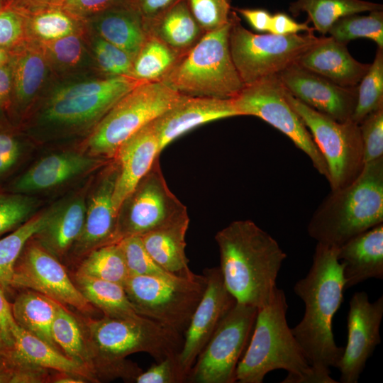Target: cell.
I'll list each match as a JSON object with an SVG mask.
<instances>
[{
    "mask_svg": "<svg viewBox=\"0 0 383 383\" xmlns=\"http://www.w3.org/2000/svg\"><path fill=\"white\" fill-rule=\"evenodd\" d=\"M145 28L148 34L182 54L205 33L192 13L187 0H177Z\"/></svg>",
    "mask_w": 383,
    "mask_h": 383,
    "instance_id": "obj_27",
    "label": "cell"
},
{
    "mask_svg": "<svg viewBox=\"0 0 383 383\" xmlns=\"http://www.w3.org/2000/svg\"><path fill=\"white\" fill-rule=\"evenodd\" d=\"M13 87L19 102L29 101L40 89L46 74V63L43 55L28 50L10 62Z\"/></svg>",
    "mask_w": 383,
    "mask_h": 383,
    "instance_id": "obj_37",
    "label": "cell"
},
{
    "mask_svg": "<svg viewBox=\"0 0 383 383\" xmlns=\"http://www.w3.org/2000/svg\"><path fill=\"white\" fill-rule=\"evenodd\" d=\"M383 109V48H378L373 62L357 85V104L352 120L359 124L368 114Z\"/></svg>",
    "mask_w": 383,
    "mask_h": 383,
    "instance_id": "obj_39",
    "label": "cell"
},
{
    "mask_svg": "<svg viewBox=\"0 0 383 383\" xmlns=\"http://www.w3.org/2000/svg\"><path fill=\"white\" fill-rule=\"evenodd\" d=\"M99 157L72 152L48 155L17 178L13 191L25 194L54 187L101 165L106 158Z\"/></svg>",
    "mask_w": 383,
    "mask_h": 383,
    "instance_id": "obj_22",
    "label": "cell"
},
{
    "mask_svg": "<svg viewBox=\"0 0 383 383\" xmlns=\"http://www.w3.org/2000/svg\"><path fill=\"white\" fill-rule=\"evenodd\" d=\"M87 206L83 198H75L56 207L50 221L38 236L40 245L58 258L76 242L85 221Z\"/></svg>",
    "mask_w": 383,
    "mask_h": 383,
    "instance_id": "obj_29",
    "label": "cell"
},
{
    "mask_svg": "<svg viewBox=\"0 0 383 383\" xmlns=\"http://www.w3.org/2000/svg\"><path fill=\"white\" fill-rule=\"evenodd\" d=\"M76 286L104 316L135 318L140 315L130 301L123 285L81 274H75Z\"/></svg>",
    "mask_w": 383,
    "mask_h": 383,
    "instance_id": "obj_32",
    "label": "cell"
},
{
    "mask_svg": "<svg viewBox=\"0 0 383 383\" xmlns=\"http://www.w3.org/2000/svg\"><path fill=\"white\" fill-rule=\"evenodd\" d=\"M50 50L60 63L68 65L77 64L82 55V43L80 39L70 34L51 41Z\"/></svg>",
    "mask_w": 383,
    "mask_h": 383,
    "instance_id": "obj_49",
    "label": "cell"
},
{
    "mask_svg": "<svg viewBox=\"0 0 383 383\" xmlns=\"http://www.w3.org/2000/svg\"><path fill=\"white\" fill-rule=\"evenodd\" d=\"M56 207L29 218L11 233L0 239V286L10 287L14 265L30 238L45 228Z\"/></svg>",
    "mask_w": 383,
    "mask_h": 383,
    "instance_id": "obj_34",
    "label": "cell"
},
{
    "mask_svg": "<svg viewBox=\"0 0 383 383\" xmlns=\"http://www.w3.org/2000/svg\"><path fill=\"white\" fill-rule=\"evenodd\" d=\"M232 101L238 116L258 117L281 131L309 157L315 169L327 179L325 160L302 119L289 104L285 87L278 75L245 85Z\"/></svg>",
    "mask_w": 383,
    "mask_h": 383,
    "instance_id": "obj_11",
    "label": "cell"
},
{
    "mask_svg": "<svg viewBox=\"0 0 383 383\" xmlns=\"http://www.w3.org/2000/svg\"><path fill=\"white\" fill-rule=\"evenodd\" d=\"M205 287L204 274L193 278L129 276L123 284L140 315L179 334L186 331Z\"/></svg>",
    "mask_w": 383,
    "mask_h": 383,
    "instance_id": "obj_9",
    "label": "cell"
},
{
    "mask_svg": "<svg viewBox=\"0 0 383 383\" xmlns=\"http://www.w3.org/2000/svg\"><path fill=\"white\" fill-rule=\"evenodd\" d=\"M92 17L99 37L124 50L133 60L148 35L138 11L121 0Z\"/></svg>",
    "mask_w": 383,
    "mask_h": 383,
    "instance_id": "obj_26",
    "label": "cell"
},
{
    "mask_svg": "<svg viewBox=\"0 0 383 383\" xmlns=\"http://www.w3.org/2000/svg\"><path fill=\"white\" fill-rule=\"evenodd\" d=\"M230 22L206 32L163 80L182 95L231 99L244 87L229 48Z\"/></svg>",
    "mask_w": 383,
    "mask_h": 383,
    "instance_id": "obj_6",
    "label": "cell"
},
{
    "mask_svg": "<svg viewBox=\"0 0 383 383\" xmlns=\"http://www.w3.org/2000/svg\"><path fill=\"white\" fill-rule=\"evenodd\" d=\"M59 304L40 292L28 290L16 296L11 305L12 315L18 326L60 350L51 335Z\"/></svg>",
    "mask_w": 383,
    "mask_h": 383,
    "instance_id": "obj_30",
    "label": "cell"
},
{
    "mask_svg": "<svg viewBox=\"0 0 383 383\" xmlns=\"http://www.w3.org/2000/svg\"><path fill=\"white\" fill-rule=\"evenodd\" d=\"M76 273L123 286L129 277L118 242L101 245L89 252Z\"/></svg>",
    "mask_w": 383,
    "mask_h": 383,
    "instance_id": "obj_35",
    "label": "cell"
},
{
    "mask_svg": "<svg viewBox=\"0 0 383 383\" xmlns=\"http://www.w3.org/2000/svg\"><path fill=\"white\" fill-rule=\"evenodd\" d=\"M183 54L148 34L133 60L130 77L140 82L162 81Z\"/></svg>",
    "mask_w": 383,
    "mask_h": 383,
    "instance_id": "obj_33",
    "label": "cell"
},
{
    "mask_svg": "<svg viewBox=\"0 0 383 383\" xmlns=\"http://www.w3.org/2000/svg\"><path fill=\"white\" fill-rule=\"evenodd\" d=\"M138 11L147 24L177 0H125Z\"/></svg>",
    "mask_w": 383,
    "mask_h": 383,
    "instance_id": "obj_53",
    "label": "cell"
},
{
    "mask_svg": "<svg viewBox=\"0 0 383 383\" xmlns=\"http://www.w3.org/2000/svg\"><path fill=\"white\" fill-rule=\"evenodd\" d=\"M187 3L204 33L218 29L230 22L231 0H187Z\"/></svg>",
    "mask_w": 383,
    "mask_h": 383,
    "instance_id": "obj_44",
    "label": "cell"
},
{
    "mask_svg": "<svg viewBox=\"0 0 383 383\" xmlns=\"http://www.w3.org/2000/svg\"><path fill=\"white\" fill-rule=\"evenodd\" d=\"M186 213V206L168 187L157 158L119 209L116 243L141 236Z\"/></svg>",
    "mask_w": 383,
    "mask_h": 383,
    "instance_id": "obj_13",
    "label": "cell"
},
{
    "mask_svg": "<svg viewBox=\"0 0 383 383\" xmlns=\"http://www.w3.org/2000/svg\"><path fill=\"white\" fill-rule=\"evenodd\" d=\"M21 145L11 133L0 130V179L7 175L18 162Z\"/></svg>",
    "mask_w": 383,
    "mask_h": 383,
    "instance_id": "obj_50",
    "label": "cell"
},
{
    "mask_svg": "<svg viewBox=\"0 0 383 383\" xmlns=\"http://www.w3.org/2000/svg\"><path fill=\"white\" fill-rule=\"evenodd\" d=\"M35 206V201L24 194L0 192V235L27 221Z\"/></svg>",
    "mask_w": 383,
    "mask_h": 383,
    "instance_id": "obj_42",
    "label": "cell"
},
{
    "mask_svg": "<svg viewBox=\"0 0 383 383\" xmlns=\"http://www.w3.org/2000/svg\"><path fill=\"white\" fill-rule=\"evenodd\" d=\"M25 11L9 2L0 5V46L9 47L22 35Z\"/></svg>",
    "mask_w": 383,
    "mask_h": 383,
    "instance_id": "obj_47",
    "label": "cell"
},
{
    "mask_svg": "<svg viewBox=\"0 0 383 383\" xmlns=\"http://www.w3.org/2000/svg\"><path fill=\"white\" fill-rule=\"evenodd\" d=\"M14 369L34 365L57 372H68L94 382L95 372L87 365L72 359L45 341L16 324L11 329Z\"/></svg>",
    "mask_w": 383,
    "mask_h": 383,
    "instance_id": "obj_24",
    "label": "cell"
},
{
    "mask_svg": "<svg viewBox=\"0 0 383 383\" xmlns=\"http://www.w3.org/2000/svg\"><path fill=\"white\" fill-rule=\"evenodd\" d=\"M383 223V157L365 165L350 184L331 190L307 226L318 243L338 248Z\"/></svg>",
    "mask_w": 383,
    "mask_h": 383,
    "instance_id": "obj_5",
    "label": "cell"
},
{
    "mask_svg": "<svg viewBox=\"0 0 383 383\" xmlns=\"http://www.w3.org/2000/svg\"><path fill=\"white\" fill-rule=\"evenodd\" d=\"M188 213L143 235L145 248L165 271L175 276L193 278L196 274L189 267L186 255Z\"/></svg>",
    "mask_w": 383,
    "mask_h": 383,
    "instance_id": "obj_25",
    "label": "cell"
},
{
    "mask_svg": "<svg viewBox=\"0 0 383 383\" xmlns=\"http://www.w3.org/2000/svg\"><path fill=\"white\" fill-rule=\"evenodd\" d=\"M113 159L114 162L104 172L90 197L82 233L74 243L77 255L116 243L118 213L113 205V194L118 167Z\"/></svg>",
    "mask_w": 383,
    "mask_h": 383,
    "instance_id": "obj_19",
    "label": "cell"
},
{
    "mask_svg": "<svg viewBox=\"0 0 383 383\" xmlns=\"http://www.w3.org/2000/svg\"><path fill=\"white\" fill-rule=\"evenodd\" d=\"M206 287L177 355L179 367L187 382L198 355L236 300L226 289L219 267L206 269Z\"/></svg>",
    "mask_w": 383,
    "mask_h": 383,
    "instance_id": "obj_15",
    "label": "cell"
},
{
    "mask_svg": "<svg viewBox=\"0 0 383 383\" xmlns=\"http://www.w3.org/2000/svg\"><path fill=\"white\" fill-rule=\"evenodd\" d=\"M356 13L338 19L328 33L334 40L348 43L357 38H367L383 48V11L369 12L368 15Z\"/></svg>",
    "mask_w": 383,
    "mask_h": 383,
    "instance_id": "obj_38",
    "label": "cell"
},
{
    "mask_svg": "<svg viewBox=\"0 0 383 383\" xmlns=\"http://www.w3.org/2000/svg\"><path fill=\"white\" fill-rule=\"evenodd\" d=\"M74 16L58 6H50L35 11L30 24L38 36L53 41L72 34L75 28Z\"/></svg>",
    "mask_w": 383,
    "mask_h": 383,
    "instance_id": "obj_40",
    "label": "cell"
},
{
    "mask_svg": "<svg viewBox=\"0 0 383 383\" xmlns=\"http://www.w3.org/2000/svg\"><path fill=\"white\" fill-rule=\"evenodd\" d=\"M0 383H15V372L0 367Z\"/></svg>",
    "mask_w": 383,
    "mask_h": 383,
    "instance_id": "obj_60",
    "label": "cell"
},
{
    "mask_svg": "<svg viewBox=\"0 0 383 383\" xmlns=\"http://www.w3.org/2000/svg\"><path fill=\"white\" fill-rule=\"evenodd\" d=\"M278 76L286 90L308 106L340 122L352 120L357 86L341 87L298 63Z\"/></svg>",
    "mask_w": 383,
    "mask_h": 383,
    "instance_id": "obj_17",
    "label": "cell"
},
{
    "mask_svg": "<svg viewBox=\"0 0 383 383\" xmlns=\"http://www.w3.org/2000/svg\"><path fill=\"white\" fill-rule=\"evenodd\" d=\"M13 345L0 326V367L13 370Z\"/></svg>",
    "mask_w": 383,
    "mask_h": 383,
    "instance_id": "obj_57",
    "label": "cell"
},
{
    "mask_svg": "<svg viewBox=\"0 0 383 383\" xmlns=\"http://www.w3.org/2000/svg\"><path fill=\"white\" fill-rule=\"evenodd\" d=\"M348 342L337 368L342 383H357L367 360L381 343L383 296L370 302L365 292L355 293L349 302Z\"/></svg>",
    "mask_w": 383,
    "mask_h": 383,
    "instance_id": "obj_16",
    "label": "cell"
},
{
    "mask_svg": "<svg viewBox=\"0 0 383 383\" xmlns=\"http://www.w3.org/2000/svg\"><path fill=\"white\" fill-rule=\"evenodd\" d=\"M16 324L12 311L11 305L9 303L0 286V326L8 339L13 343L11 329Z\"/></svg>",
    "mask_w": 383,
    "mask_h": 383,
    "instance_id": "obj_55",
    "label": "cell"
},
{
    "mask_svg": "<svg viewBox=\"0 0 383 383\" xmlns=\"http://www.w3.org/2000/svg\"><path fill=\"white\" fill-rule=\"evenodd\" d=\"M288 309L282 289H274L270 301L257 309L248 347L239 361V383H262L275 370L288 372L283 383H321L287 322Z\"/></svg>",
    "mask_w": 383,
    "mask_h": 383,
    "instance_id": "obj_4",
    "label": "cell"
},
{
    "mask_svg": "<svg viewBox=\"0 0 383 383\" xmlns=\"http://www.w3.org/2000/svg\"><path fill=\"white\" fill-rule=\"evenodd\" d=\"M10 287L36 291L82 312L92 310V305L71 281L64 266L39 245L25 246L14 265Z\"/></svg>",
    "mask_w": 383,
    "mask_h": 383,
    "instance_id": "obj_14",
    "label": "cell"
},
{
    "mask_svg": "<svg viewBox=\"0 0 383 383\" xmlns=\"http://www.w3.org/2000/svg\"><path fill=\"white\" fill-rule=\"evenodd\" d=\"M285 96L302 119L325 160L331 190L352 183L365 165L359 124L353 120L335 121L304 104L286 89Z\"/></svg>",
    "mask_w": 383,
    "mask_h": 383,
    "instance_id": "obj_10",
    "label": "cell"
},
{
    "mask_svg": "<svg viewBox=\"0 0 383 383\" xmlns=\"http://www.w3.org/2000/svg\"><path fill=\"white\" fill-rule=\"evenodd\" d=\"M51 335L57 346L65 355L87 365L95 372L79 323L61 304L57 308L51 326Z\"/></svg>",
    "mask_w": 383,
    "mask_h": 383,
    "instance_id": "obj_36",
    "label": "cell"
},
{
    "mask_svg": "<svg viewBox=\"0 0 383 383\" xmlns=\"http://www.w3.org/2000/svg\"><path fill=\"white\" fill-rule=\"evenodd\" d=\"M257 308L238 302L228 311L198 355L187 382L233 383L249 343Z\"/></svg>",
    "mask_w": 383,
    "mask_h": 383,
    "instance_id": "obj_12",
    "label": "cell"
},
{
    "mask_svg": "<svg viewBox=\"0 0 383 383\" xmlns=\"http://www.w3.org/2000/svg\"><path fill=\"white\" fill-rule=\"evenodd\" d=\"M160 152L152 121L120 145L114 156L118 173L113 194V205L117 213L123 202L150 171Z\"/></svg>",
    "mask_w": 383,
    "mask_h": 383,
    "instance_id": "obj_20",
    "label": "cell"
},
{
    "mask_svg": "<svg viewBox=\"0 0 383 383\" xmlns=\"http://www.w3.org/2000/svg\"><path fill=\"white\" fill-rule=\"evenodd\" d=\"M313 32L303 34H256L241 23L233 9L231 16L229 48L235 67L245 85L262 78L278 75L297 62L307 50L323 41Z\"/></svg>",
    "mask_w": 383,
    "mask_h": 383,
    "instance_id": "obj_7",
    "label": "cell"
},
{
    "mask_svg": "<svg viewBox=\"0 0 383 383\" xmlns=\"http://www.w3.org/2000/svg\"><path fill=\"white\" fill-rule=\"evenodd\" d=\"M256 31L269 33L272 14L264 9L233 8Z\"/></svg>",
    "mask_w": 383,
    "mask_h": 383,
    "instance_id": "obj_54",
    "label": "cell"
},
{
    "mask_svg": "<svg viewBox=\"0 0 383 383\" xmlns=\"http://www.w3.org/2000/svg\"><path fill=\"white\" fill-rule=\"evenodd\" d=\"M121 0H62L58 6L77 17L94 16Z\"/></svg>",
    "mask_w": 383,
    "mask_h": 383,
    "instance_id": "obj_51",
    "label": "cell"
},
{
    "mask_svg": "<svg viewBox=\"0 0 383 383\" xmlns=\"http://www.w3.org/2000/svg\"><path fill=\"white\" fill-rule=\"evenodd\" d=\"M137 383H181L187 382L177 361V355L156 362L135 378Z\"/></svg>",
    "mask_w": 383,
    "mask_h": 383,
    "instance_id": "obj_48",
    "label": "cell"
},
{
    "mask_svg": "<svg viewBox=\"0 0 383 383\" xmlns=\"http://www.w3.org/2000/svg\"><path fill=\"white\" fill-rule=\"evenodd\" d=\"M94 55L101 71L111 77H130L133 58L124 50L99 38L94 43Z\"/></svg>",
    "mask_w": 383,
    "mask_h": 383,
    "instance_id": "obj_45",
    "label": "cell"
},
{
    "mask_svg": "<svg viewBox=\"0 0 383 383\" xmlns=\"http://www.w3.org/2000/svg\"><path fill=\"white\" fill-rule=\"evenodd\" d=\"M309 21L299 23L283 12L272 14L269 33L277 35H292L300 32H313L314 28L309 26Z\"/></svg>",
    "mask_w": 383,
    "mask_h": 383,
    "instance_id": "obj_52",
    "label": "cell"
},
{
    "mask_svg": "<svg viewBox=\"0 0 383 383\" xmlns=\"http://www.w3.org/2000/svg\"><path fill=\"white\" fill-rule=\"evenodd\" d=\"M12 88V69L9 62L0 66V108L4 106L9 101Z\"/></svg>",
    "mask_w": 383,
    "mask_h": 383,
    "instance_id": "obj_56",
    "label": "cell"
},
{
    "mask_svg": "<svg viewBox=\"0 0 383 383\" xmlns=\"http://www.w3.org/2000/svg\"><path fill=\"white\" fill-rule=\"evenodd\" d=\"M359 127L365 164L383 157V109L368 114Z\"/></svg>",
    "mask_w": 383,
    "mask_h": 383,
    "instance_id": "obj_46",
    "label": "cell"
},
{
    "mask_svg": "<svg viewBox=\"0 0 383 383\" xmlns=\"http://www.w3.org/2000/svg\"><path fill=\"white\" fill-rule=\"evenodd\" d=\"M11 61V55L6 47L0 46V66Z\"/></svg>",
    "mask_w": 383,
    "mask_h": 383,
    "instance_id": "obj_61",
    "label": "cell"
},
{
    "mask_svg": "<svg viewBox=\"0 0 383 383\" xmlns=\"http://www.w3.org/2000/svg\"><path fill=\"white\" fill-rule=\"evenodd\" d=\"M140 82L128 76L107 77L104 79L81 82L57 90L50 101L80 96L104 93L121 89H133Z\"/></svg>",
    "mask_w": 383,
    "mask_h": 383,
    "instance_id": "obj_43",
    "label": "cell"
},
{
    "mask_svg": "<svg viewBox=\"0 0 383 383\" xmlns=\"http://www.w3.org/2000/svg\"><path fill=\"white\" fill-rule=\"evenodd\" d=\"M129 276H175L162 268L149 255L140 235L125 237L118 241Z\"/></svg>",
    "mask_w": 383,
    "mask_h": 383,
    "instance_id": "obj_41",
    "label": "cell"
},
{
    "mask_svg": "<svg viewBox=\"0 0 383 383\" xmlns=\"http://www.w3.org/2000/svg\"><path fill=\"white\" fill-rule=\"evenodd\" d=\"M62 0H6L7 2L25 11L26 9L34 7L35 11L50 7L58 6Z\"/></svg>",
    "mask_w": 383,
    "mask_h": 383,
    "instance_id": "obj_58",
    "label": "cell"
},
{
    "mask_svg": "<svg viewBox=\"0 0 383 383\" xmlns=\"http://www.w3.org/2000/svg\"><path fill=\"white\" fill-rule=\"evenodd\" d=\"M345 289L371 278L383 279V223L348 240L338 249Z\"/></svg>",
    "mask_w": 383,
    "mask_h": 383,
    "instance_id": "obj_21",
    "label": "cell"
},
{
    "mask_svg": "<svg viewBox=\"0 0 383 383\" xmlns=\"http://www.w3.org/2000/svg\"><path fill=\"white\" fill-rule=\"evenodd\" d=\"M224 284L236 302L262 307L274 289L287 254L250 220L231 222L215 235Z\"/></svg>",
    "mask_w": 383,
    "mask_h": 383,
    "instance_id": "obj_2",
    "label": "cell"
},
{
    "mask_svg": "<svg viewBox=\"0 0 383 383\" xmlns=\"http://www.w3.org/2000/svg\"><path fill=\"white\" fill-rule=\"evenodd\" d=\"M377 10H383L382 4L364 0H296L289 7L294 16L306 13L314 30L322 35L343 16Z\"/></svg>",
    "mask_w": 383,
    "mask_h": 383,
    "instance_id": "obj_31",
    "label": "cell"
},
{
    "mask_svg": "<svg viewBox=\"0 0 383 383\" xmlns=\"http://www.w3.org/2000/svg\"><path fill=\"white\" fill-rule=\"evenodd\" d=\"M131 89H121L50 101L43 118L48 122L64 125H77L96 119L100 121Z\"/></svg>",
    "mask_w": 383,
    "mask_h": 383,
    "instance_id": "obj_28",
    "label": "cell"
},
{
    "mask_svg": "<svg viewBox=\"0 0 383 383\" xmlns=\"http://www.w3.org/2000/svg\"><path fill=\"white\" fill-rule=\"evenodd\" d=\"M296 63L345 87L357 86L370 65L355 60L346 43L330 36L304 53Z\"/></svg>",
    "mask_w": 383,
    "mask_h": 383,
    "instance_id": "obj_23",
    "label": "cell"
},
{
    "mask_svg": "<svg viewBox=\"0 0 383 383\" xmlns=\"http://www.w3.org/2000/svg\"><path fill=\"white\" fill-rule=\"evenodd\" d=\"M84 380V379L75 374L64 372H58L56 375L52 378H50L49 382L55 383H83L85 382Z\"/></svg>",
    "mask_w": 383,
    "mask_h": 383,
    "instance_id": "obj_59",
    "label": "cell"
},
{
    "mask_svg": "<svg viewBox=\"0 0 383 383\" xmlns=\"http://www.w3.org/2000/svg\"><path fill=\"white\" fill-rule=\"evenodd\" d=\"M238 116L232 99L180 94L177 101L152 121L160 152L174 140L203 124Z\"/></svg>",
    "mask_w": 383,
    "mask_h": 383,
    "instance_id": "obj_18",
    "label": "cell"
},
{
    "mask_svg": "<svg viewBox=\"0 0 383 383\" xmlns=\"http://www.w3.org/2000/svg\"><path fill=\"white\" fill-rule=\"evenodd\" d=\"M179 96L164 81L138 84L99 121L88 141L91 155L113 159L124 141L169 109Z\"/></svg>",
    "mask_w": 383,
    "mask_h": 383,
    "instance_id": "obj_8",
    "label": "cell"
},
{
    "mask_svg": "<svg viewBox=\"0 0 383 383\" xmlns=\"http://www.w3.org/2000/svg\"><path fill=\"white\" fill-rule=\"evenodd\" d=\"M88 353L96 375L122 377L135 380L142 372L125 357L146 353L156 362L177 355L182 345L181 334L143 316L121 318L104 316L87 319Z\"/></svg>",
    "mask_w": 383,
    "mask_h": 383,
    "instance_id": "obj_3",
    "label": "cell"
},
{
    "mask_svg": "<svg viewBox=\"0 0 383 383\" xmlns=\"http://www.w3.org/2000/svg\"><path fill=\"white\" fill-rule=\"evenodd\" d=\"M338 249L317 243L308 274L294 286L305 311L291 331L321 383L337 382L331 377L330 367H338L344 351L335 344L332 331L345 289Z\"/></svg>",
    "mask_w": 383,
    "mask_h": 383,
    "instance_id": "obj_1",
    "label": "cell"
}]
</instances>
